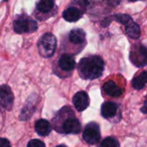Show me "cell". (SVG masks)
Instances as JSON below:
<instances>
[{
	"label": "cell",
	"instance_id": "5bb4252c",
	"mask_svg": "<svg viewBox=\"0 0 147 147\" xmlns=\"http://www.w3.org/2000/svg\"><path fill=\"white\" fill-rule=\"evenodd\" d=\"M103 90L112 97H118L122 95V89L113 81L106 82L103 85Z\"/></svg>",
	"mask_w": 147,
	"mask_h": 147
},
{
	"label": "cell",
	"instance_id": "7402d4cb",
	"mask_svg": "<svg viewBox=\"0 0 147 147\" xmlns=\"http://www.w3.org/2000/svg\"><path fill=\"white\" fill-rule=\"evenodd\" d=\"M0 147H11V146L7 139L0 138Z\"/></svg>",
	"mask_w": 147,
	"mask_h": 147
},
{
	"label": "cell",
	"instance_id": "5b68a950",
	"mask_svg": "<svg viewBox=\"0 0 147 147\" xmlns=\"http://www.w3.org/2000/svg\"><path fill=\"white\" fill-rule=\"evenodd\" d=\"M100 128L96 123L90 122L85 127L83 133V138L88 144L93 145L97 143L100 140Z\"/></svg>",
	"mask_w": 147,
	"mask_h": 147
},
{
	"label": "cell",
	"instance_id": "3957f363",
	"mask_svg": "<svg viewBox=\"0 0 147 147\" xmlns=\"http://www.w3.org/2000/svg\"><path fill=\"white\" fill-rule=\"evenodd\" d=\"M130 59L132 63L138 66H145L147 65V47L143 45H134L130 52Z\"/></svg>",
	"mask_w": 147,
	"mask_h": 147
},
{
	"label": "cell",
	"instance_id": "9c48e42d",
	"mask_svg": "<svg viewBox=\"0 0 147 147\" xmlns=\"http://www.w3.org/2000/svg\"><path fill=\"white\" fill-rule=\"evenodd\" d=\"M62 130L67 134H77L81 132V124L76 118H69L64 121Z\"/></svg>",
	"mask_w": 147,
	"mask_h": 147
},
{
	"label": "cell",
	"instance_id": "ffe728a7",
	"mask_svg": "<svg viewBox=\"0 0 147 147\" xmlns=\"http://www.w3.org/2000/svg\"><path fill=\"white\" fill-rule=\"evenodd\" d=\"M102 147H119V143L118 141L111 137L106 138L104 140H102V144H101Z\"/></svg>",
	"mask_w": 147,
	"mask_h": 147
},
{
	"label": "cell",
	"instance_id": "4316f807",
	"mask_svg": "<svg viewBox=\"0 0 147 147\" xmlns=\"http://www.w3.org/2000/svg\"><path fill=\"white\" fill-rule=\"evenodd\" d=\"M130 2H136V1H138V0H129Z\"/></svg>",
	"mask_w": 147,
	"mask_h": 147
},
{
	"label": "cell",
	"instance_id": "603a6c76",
	"mask_svg": "<svg viewBox=\"0 0 147 147\" xmlns=\"http://www.w3.org/2000/svg\"><path fill=\"white\" fill-rule=\"evenodd\" d=\"M106 1H107L108 4H109L111 6H117L121 2V0H106Z\"/></svg>",
	"mask_w": 147,
	"mask_h": 147
},
{
	"label": "cell",
	"instance_id": "52a82bcc",
	"mask_svg": "<svg viewBox=\"0 0 147 147\" xmlns=\"http://www.w3.org/2000/svg\"><path fill=\"white\" fill-rule=\"evenodd\" d=\"M36 101H37V96L35 94L31 95L27 99L26 103L21 111V115H20V120L21 121L28 120L33 115V114L35 110Z\"/></svg>",
	"mask_w": 147,
	"mask_h": 147
},
{
	"label": "cell",
	"instance_id": "7a4b0ae2",
	"mask_svg": "<svg viewBox=\"0 0 147 147\" xmlns=\"http://www.w3.org/2000/svg\"><path fill=\"white\" fill-rule=\"evenodd\" d=\"M57 46L56 37L51 33L44 34L38 43L40 54L44 58H50L53 55Z\"/></svg>",
	"mask_w": 147,
	"mask_h": 147
},
{
	"label": "cell",
	"instance_id": "ac0fdd59",
	"mask_svg": "<svg viewBox=\"0 0 147 147\" xmlns=\"http://www.w3.org/2000/svg\"><path fill=\"white\" fill-rule=\"evenodd\" d=\"M147 84V71H142L140 74L134 78L132 80V85L135 90H141L144 88L145 84Z\"/></svg>",
	"mask_w": 147,
	"mask_h": 147
},
{
	"label": "cell",
	"instance_id": "8992f818",
	"mask_svg": "<svg viewBox=\"0 0 147 147\" xmlns=\"http://www.w3.org/2000/svg\"><path fill=\"white\" fill-rule=\"evenodd\" d=\"M14 102V95L8 85L0 86V109L10 110Z\"/></svg>",
	"mask_w": 147,
	"mask_h": 147
},
{
	"label": "cell",
	"instance_id": "277c9868",
	"mask_svg": "<svg viewBox=\"0 0 147 147\" xmlns=\"http://www.w3.org/2000/svg\"><path fill=\"white\" fill-rule=\"evenodd\" d=\"M37 22L31 18H21L13 23L14 31L17 34L32 33L37 29Z\"/></svg>",
	"mask_w": 147,
	"mask_h": 147
},
{
	"label": "cell",
	"instance_id": "e0dca14e",
	"mask_svg": "<svg viewBox=\"0 0 147 147\" xmlns=\"http://www.w3.org/2000/svg\"><path fill=\"white\" fill-rule=\"evenodd\" d=\"M102 115L105 118L113 117L117 111V105L112 102H107L102 106Z\"/></svg>",
	"mask_w": 147,
	"mask_h": 147
},
{
	"label": "cell",
	"instance_id": "9a60e30c",
	"mask_svg": "<svg viewBox=\"0 0 147 147\" xmlns=\"http://www.w3.org/2000/svg\"><path fill=\"white\" fill-rule=\"evenodd\" d=\"M85 32L81 28H74L69 34V40L71 43L79 45L85 40Z\"/></svg>",
	"mask_w": 147,
	"mask_h": 147
},
{
	"label": "cell",
	"instance_id": "8fae6325",
	"mask_svg": "<svg viewBox=\"0 0 147 147\" xmlns=\"http://www.w3.org/2000/svg\"><path fill=\"white\" fill-rule=\"evenodd\" d=\"M59 65L60 67V69H62L63 71H72L75 66H76V61L73 58L72 55L71 54H63L59 59Z\"/></svg>",
	"mask_w": 147,
	"mask_h": 147
},
{
	"label": "cell",
	"instance_id": "2e32d148",
	"mask_svg": "<svg viewBox=\"0 0 147 147\" xmlns=\"http://www.w3.org/2000/svg\"><path fill=\"white\" fill-rule=\"evenodd\" d=\"M125 31L127 36L131 39L136 40V39H139L140 36V28L134 22H131L130 23L126 25Z\"/></svg>",
	"mask_w": 147,
	"mask_h": 147
},
{
	"label": "cell",
	"instance_id": "d6986e66",
	"mask_svg": "<svg viewBox=\"0 0 147 147\" xmlns=\"http://www.w3.org/2000/svg\"><path fill=\"white\" fill-rule=\"evenodd\" d=\"M54 6V3L53 0H40L37 4V8L40 11L47 13L49 12Z\"/></svg>",
	"mask_w": 147,
	"mask_h": 147
},
{
	"label": "cell",
	"instance_id": "4fadbf2b",
	"mask_svg": "<svg viewBox=\"0 0 147 147\" xmlns=\"http://www.w3.org/2000/svg\"><path fill=\"white\" fill-rule=\"evenodd\" d=\"M34 129L40 136H47L52 131V127L47 120L40 119L35 122Z\"/></svg>",
	"mask_w": 147,
	"mask_h": 147
},
{
	"label": "cell",
	"instance_id": "6da1fadb",
	"mask_svg": "<svg viewBox=\"0 0 147 147\" xmlns=\"http://www.w3.org/2000/svg\"><path fill=\"white\" fill-rule=\"evenodd\" d=\"M104 70V61L97 55L82 59L78 64V73L84 79H96L102 76Z\"/></svg>",
	"mask_w": 147,
	"mask_h": 147
},
{
	"label": "cell",
	"instance_id": "30bf717a",
	"mask_svg": "<svg viewBox=\"0 0 147 147\" xmlns=\"http://www.w3.org/2000/svg\"><path fill=\"white\" fill-rule=\"evenodd\" d=\"M112 21H116L123 25H127L131 22H133L132 17L129 15L127 14H115L113 16H110L109 17H106L102 22V26L103 28L108 27Z\"/></svg>",
	"mask_w": 147,
	"mask_h": 147
},
{
	"label": "cell",
	"instance_id": "d4e9b609",
	"mask_svg": "<svg viewBox=\"0 0 147 147\" xmlns=\"http://www.w3.org/2000/svg\"><path fill=\"white\" fill-rule=\"evenodd\" d=\"M56 147H67L66 146H65V145H59V146H58Z\"/></svg>",
	"mask_w": 147,
	"mask_h": 147
},
{
	"label": "cell",
	"instance_id": "ba28073f",
	"mask_svg": "<svg viewBox=\"0 0 147 147\" xmlns=\"http://www.w3.org/2000/svg\"><path fill=\"white\" fill-rule=\"evenodd\" d=\"M72 102L76 109L79 112H82L85 110L89 106V103H90L89 96L84 91H79L75 94V96H73Z\"/></svg>",
	"mask_w": 147,
	"mask_h": 147
},
{
	"label": "cell",
	"instance_id": "484cf974",
	"mask_svg": "<svg viewBox=\"0 0 147 147\" xmlns=\"http://www.w3.org/2000/svg\"><path fill=\"white\" fill-rule=\"evenodd\" d=\"M144 104H147V96H146V101H145V103Z\"/></svg>",
	"mask_w": 147,
	"mask_h": 147
},
{
	"label": "cell",
	"instance_id": "7c38bea8",
	"mask_svg": "<svg viewBox=\"0 0 147 147\" xmlns=\"http://www.w3.org/2000/svg\"><path fill=\"white\" fill-rule=\"evenodd\" d=\"M82 11L76 7H70L63 12V18L69 22L78 21L82 17Z\"/></svg>",
	"mask_w": 147,
	"mask_h": 147
},
{
	"label": "cell",
	"instance_id": "44dd1931",
	"mask_svg": "<svg viewBox=\"0 0 147 147\" xmlns=\"http://www.w3.org/2000/svg\"><path fill=\"white\" fill-rule=\"evenodd\" d=\"M27 147H46L44 142H42L40 140H31L28 143Z\"/></svg>",
	"mask_w": 147,
	"mask_h": 147
},
{
	"label": "cell",
	"instance_id": "cb8c5ba5",
	"mask_svg": "<svg viewBox=\"0 0 147 147\" xmlns=\"http://www.w3.org/2000/svg\"><path fill=\"white\" fill-rule=\"evenodd\" d=\"M141 111L144 114H147V104H144V106L141 108Z\"/></svg>",
	"mask_w": 147,
	"mask_h": 147
},
{
	"label": "cell",
	"instance_id": "83f0119b",
	"mask_svg": "<svg viewBox=\"0 0 147 147\" xmlns=\"http://www.w3.org/2000/svg\"><path fill=\"white\" fill-rule=\"evenodd\" d=\"M4 1H6V0H4Z\"/></svg>",
	"mask_w": 147,
	"mask_h": 147
}]
</instances>
